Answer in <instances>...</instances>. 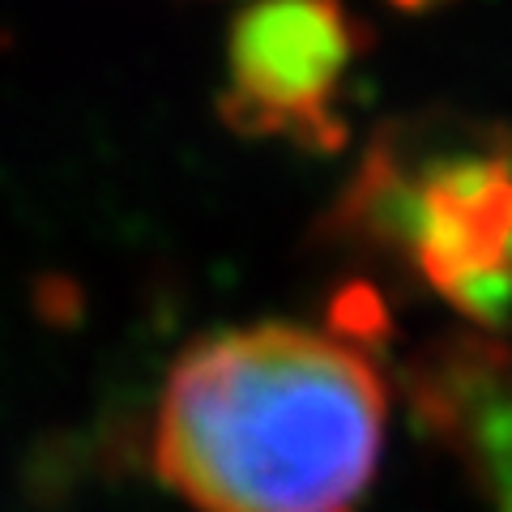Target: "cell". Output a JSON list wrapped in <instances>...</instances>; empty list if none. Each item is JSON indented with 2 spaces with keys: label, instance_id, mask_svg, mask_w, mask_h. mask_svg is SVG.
Wrapping results in <instances>:
<instances>
[{
  "label": "cell",
  "instance_id": "5",
  "mask_svg": "<svg viewBox=\"0 0 512 512\" xmlns=\"http://www.w3.org/2000/svg\"><path fill=\"white\" fill-rule=\"evenodd\" d=\"M397 9H431V5H444V0H393Z\"/></svg>",
  "mask_w": 512,
  "mask_h": 512
},
{
  "label": "cell",
  "instance_id": "4",
  "mask_svg": "<svg viewBox=\"0 0 512 512\" xmlns=\"http://www.w3.org/2000/svg\"><path fill=\"white\" fill-rule=\"evenodd\" d=\"M419 406L466 457L491 512H512V350L466 338L431 350L419 367Z\"/></svg>",
  "mask_w": 512,
  "mask_h": 512
},
{
  "label": "cell",
  "instance_id": "3",
  "mask_svg": "<svg viewBox=\"0 0 512 512\" xmlns=\"http://www.w3.org/2000/svg\"><path fill=\"white\" fill-rule=\"evenodd\" d=\"M363 35L346 0H252L227 39V120L256 137L338 146L342 82Z\"/></svg>",
  "mask_w": 512,
  "mask_h": 512
},
{
  "label": "cell",
  "instance_id": "2",
  "mask_svg": "<svg viewBox=\"0 0 512 512\" xmlns=\"http://www.w3.org/2000/svg\"><path fill=\"white\" fill-rule=\"evenodd\" d=\"M355 210L402 239L419 278L466 316L500 320L512 308V154L448 150L414 175L372 167Z\"/></svg>",
  "mask_w": 512,
  "mask_h": 512
},
{
  "label": "cell",
  "instance_id": "1",
  "mask_svg": "<svg viewBox=\"0 0 512 512\" xmlns=\"http://www.w3.org/2000/svg\"><path fill=\"white\" fill-rule=\"evenodd\" d=\"M384 423L389 397L363 350L261 320L175 359L150 453L192 512H359Z\"/></svg>",
  "mask_w": 512,
  "mask_h": 512
}]
</instances>
